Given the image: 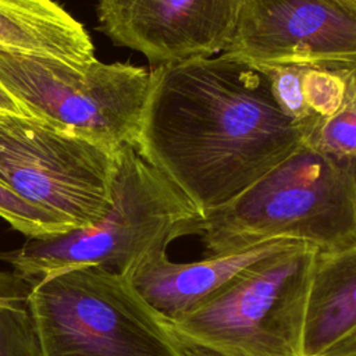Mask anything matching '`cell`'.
<instances>
[{"instance_id":"6da1fadb","label":"cell","mask_w":356,"mask_h":356,"mask_svg":"<svg viewBox=\"0 0 356 356\" xmlns=\"http://www.w3.org/2000/svg\"><path fill=\"white\" fill-rule=\"evenodd\" d=\"M316 124L281 108L261 65L221 53L150 70L135 147L204 213L285 160Z\"/></svg>"},{"instance_id":"7a4b0ae2","label":"cell","mask_w":356,"mask_h":356,"mask_svg":"<svg viewBox=\"0 0 356 356\" xmlns=\"http://www.w3.org/2000/svg\"><path fill=\"white\" fill-rule=\"evenodd\" d=\"M206 256L273 239L318 252L356 246V159L303 143L229 202L203 213Z\"/></svg>"},{"instance_id":"3957f363","label":"cell","mask_w":356,"mask_h":356,"mask_svg":"<svg viewBox=\"0 0 356 356\" xmlns=\"http://www.w3.org/2000/svg\"><path fill=\"white\" fill-rule=\"evenodd\" d=\"M203 211L167 177L149 164L135 146L118 152L111 204L88 228L47 239H29L0 259L31 282L64 268L97 266L129 275L163 253L179 236L200 235Z\"/></svg>"},{"instance_id":"277c9868","label":"cell","mask_w":356,"mask_h":356,"mask_svg":"<svg viewBox=\"0 0 356 356\" xmlns=\"http://www.w3.org/2000/svg\"><path fill=\"white\" fill-rule=\"evenodd\" d=\"M29 300L40 356H184L168 321L127 275L64 268L32 282Z\"/></svg>"},{"instance_id":"5b68a950","label":"cell","mask_w":356,"mask_h":356,"mask_svg":"<svg viewBox=\"0 0 356 356\" xmlns=\"http://www.w3.org/2000/svg\"><path fill=\"white\" fill-rule=\"evenodd\" d=\"M317 249L298 243L245 271L206 303L168 321L184 345L218 356H305L303 325Z\"/></svg>"},{"instance_id":"8992f818","label":"cell","mask_w":356,"mask_h":356,"mask_svg":"<svg viewBox=\"0 0 356 356\" xmlns=\"http://www.w3.org/2000/svg\"><path fill=\"white\" fill-rule=\"evenodd\" d=\"M0 85L32 117L118 152L136 145L150 70L0 49Z\"/></svg>"},{"instance_id":"52a82bcc","label":"cell","mask_w":356,"mask_h":356,"mask_svg":"<svg viewBox=\"0 0 356 356\" xmlns=\"http://www.w3.org/2000/svg\"><path fill=\"white\" fill-rule=\"evenodd\" d=\"M118 152L38 118L0 115V181L74 229L107 213Z\"/></svg>"},{"instance_id":"ba28073f","label":"cell","mask_w":356,"mask_h":356,"mask_svg":"<svg viewBox=\"0 0 356 356\" xmlns=\"http://www.w3.org/2000/svg\"><path fill=\"white\" fill-rule=\"evenodd\" d=\"M257 65L356 68V10L337 0H243L224 51Z\"/></svg>"},{"instance_id":"9c48e42d","label":"cell","mask_w":356,"mask_h":356,"mask_svg":"<svg viewBox=\"0 0 356 356\" xmlns=\"http://www.w3.org/2000/svg\"><path fill=\"white\" fill-rule=\"evenodd\" d=\"M243 0H99L97 21L113 43L154 65L213 57L229 46Z\"/></svg>"},{"instance_id":"30bf717a","label":"cell","mask_w":356,"mask_h":356,"mask_svg":"<svg viewBox=\"0 0 356 356\" xmlns=\"http://www.w3.org/2000/svg\"><path fill=\"white\" fill-rule=\"evenodd\" d=\"M295 239H273L248 249L204 256L189 263L171 261L167 253L138 264L128 275L138 293L167 321L184 317L232 284L259 261L289 249Z\"/></svg>"},{"instance_id":"8fae6325","label":"cell","mask_w":356,"mask_h":356,"mask_svg":"<svg viewBox=\"0 0 356 356\" xmlns=\"http://www.w3.org/2000/svg\"><path fill=\"white\" fill-rule=\"evenodd\" d=\"M356 330V246L317 252L305 325V356H325Z\"/></svg>"},{"instance_id":"7c38bea8","label":"cell","mask_w":356,"mask_h":356,"mask_svg":"<svg viewBox=\"0 0 356 356\" xmlns=\"http://www.w3.org/2000/svg\"><path fill=\"white\" fill-rule=\"evenodd\" d=\"M0 49L71 63L95 58L83 25L53 0H0Z\"/></svg>"},{"instance_id":"4fadbf2b","label":"cell","mask_w":356,"mask_h":356,"mask_svg":"<svg viewBox=\"0 0 356 356\" xmlns=\"http://www.w3.org/2000/svg\"><path fill=\"white\" fill-rule=\"evenodd\" d=\"M31 286L14 270H0V356H40Z\"/></svg>"},{"instance_id":"5bb4252c","label":"cell","mask_w":356,"mask_h":356,"mask_svg":"<svg viewBox=\"0 0 356 356\" xmlns=\"http://www.w3.org/2000/svg\"><path fill=\"white\" fill-rule=\"evenodd\" d=\"M306 143L332 156L356 159V70L352 71L342 107L331 117L318 120Z\"/></svg>"},{"instance_id":"9a60e30c","label":"cell","mask_w":356,"mask_h":356,"mask_svg":"<svg viewBox=\"0 0 356 356\" xmlns=\"http://www.w3.org/2000/svg\"><path fill=\"white\" fill-rule=\"evenodd\" d=\"M0 217L29 239H47L74 229L49 211L24 200L1 181Z\"/></svg>"},{"instance_id":"2e32d148","label":"cell","mask_w":356,"mask_h":356,"mask_svg":"<svg viewBox=\"0 0 356 356\" xmlns=\"http://www.w3.org/2000/svg\"><path fill=\"white\" fill-rule=\"evenodd\" d=\"M353 70L305 68L302 79L303 95L313 115L318 120H325L342 107Z\"/></svg>"},{"instance_id":"e0dca14e","label":"cell","mask_w":356,"mask_h":356,"mask_svg":"<svg viewBox=\"0 0 356 356\" xmlns=\"http://www.w3.org/2000/svg\"><path fill=\"white\" fill-rule=\"evenodd\" d=\"M270 79L274 96L281 108L295 121L314 124L318 121L307 108L303 95V72L306 67L299 65H261Z\"/></svg>"},{"instance_id":"ac0fdd59","label":"cell","mask_w":356,"mask_h":356,"mask_svg":"<svg viewBox=\"0 0 356 356\" xmlns=\"http://www.w3.org/2000/svg\"><path fill=\"white\" fill-rule=\"evenodd\" d=\"M3 114L35 118L0 85V115H3Z\"/></svg>"},{"instance_id":"d6986e66","label":"cell","mask_w":356,"mask_h":356,"mask_svg":"<svg viewBox=\"0 0 356 356\" xmlns=\"http://www.w3.org/2000/svg\"><path fill=\"white\" fill-rule=\"evenodd\" d=\"M325 356H356V330L339 341Z\"/></svg>"},{"instance_id":"ffe728a7","label":"cell","mask_w":356,"mask_h":356,"mask_svg":"<svg viewBox=\"0 0 356 356\" xmlns=\"http://www.w3.org/2000/svg\"><path fill=\"white\" fill-rule=\"evenodd\" d=\"M182 345V352L184 356H218L204 348H199V346H191V345Z\"/></svg>"},{"instance_id":"44dd1931","label":"cell","mask_w":356,"mask_h":356,"mask_svg":"<svg viewBox=\"0 0 356 356\" xmlns=\"http://www.w3.org/2000/svg\"><path fill=\"white\" fill-rule=\"evenodd\" d=\"M337 1H339V3L345 4L346 7H350V8L356 10V0H337Z\"/></svg>"}]
</instances>
